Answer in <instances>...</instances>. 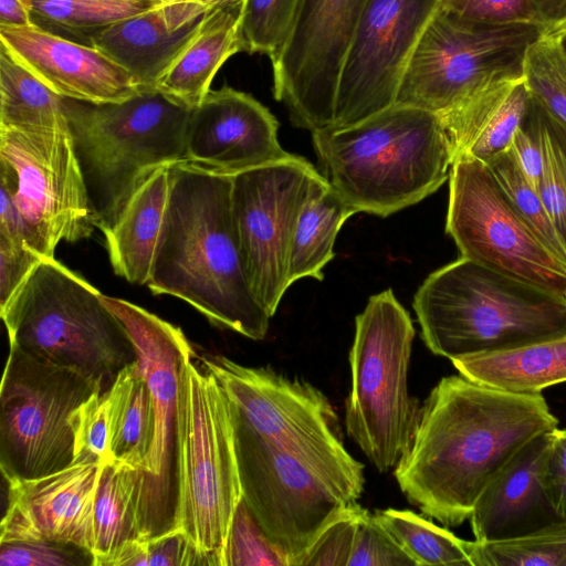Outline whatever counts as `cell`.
Returning a JSON list of instances; mask_svg holds the SVG:
<instances>
[{"instance_id":"obj_49","label":"cell","mask_w":566,"mask_h":566,"mask_svg":"<svg viewBox=\"0 0 566 566\" xmlns=\"http://www.w3.org/2000/svg\"><path fill=\"white\" fill-rule=\"evenodd\" d=\"M547 479L555 505L566 521V429L556 430Z\"/></svg>"},{"instance_id":"obj_35","label":"cell","mask_w":566,"mask_h":566,"mask_svg":"<svg viewBox=\"0 0 566 566\" xmlns=\"http://www.w3.org/2000/svg\"><path fill=\"white\" fill-rule=\"evenodd\" d=\"M544 151L538 188L551 221L566 250V126L531 97Z\"/></svg>"},{"instance_id":"obj_40","label":"cell","mask_w":566,"mask_h":566,"mask_svg":"<svg viewBox=\"0 0 566 566\" xmlns=\"http://www.w3.org/2000/svg\"><path fill=\"white\" fill-rule=\"evenodd\" d=\"M75 459L87 457L101 463L114 462L109 449L107 391H96L71 417Z\"/></svg>"},{"instance_id":"obj_3","label":"cell","mask_w":566,"mask_h":566,"mask_svg":"<svg viewBox=\"0 0 566 566\" xmlns=\"http://www.w3.org/2000/svg\"><path fill=\"white\" fill-rule=\"evenodd\" d=\"M312 142L329 187L356 212L381 218L436 192L454 160L439 115L399 104L315 130Z\"/></svg>"},{"instance_id":"obj_52","label":"cell","mask_w":566,"mask_h":566,"mask_svg":"<svg viewBox=\"0 0 566 566\" xmlns=\"http://www.w3.org/2000/svg\"><path fill=\"white\" fill-rule=\"evenodd\" d=\"M548 36L554 41L560 54L566 59V28Z\"/></svg>"},{"instance_id":"obj_20","label":"cell","mask_w":566,"mask_h":566,"mask_svg":"<svg viewBox=\"0 0 566 566\" xmlns=\"http://www.w3.org/2000/svg\"><path fill=\"white\" fill-rule=\"evenodd\" d=\"M103 464L82 457L42 478L8 481L0 542L45 539L93 552L94 502Z\"/></svg>"},{"instance_id":"obj_45","label":"cell","mask_w":566,"mask_h":566,"mask_svg":"<svg viewBox=\"0 0 566 566\" xmlns=\"http://www.w3.org/2000/svg\"><path fill=\"white\" fill-rule=\"evenodd\" d=\"M509 153L530 184L538 191L544 170V151L531 99L524 119L513 136Z\"/></svg>"},{"instance_id":"obj_31","label":"cell","mask_w":566,"mask_h":566,"mask_svg":"<svg viewBox=\"0 0 566 566\" xmlns=\"http://www.w3.org/2000/svg\"><path fill=\"white\" fill-rule=\"evenodd\" d=\"M0 127L70 128L65 98L55 94L0 43Z\"/></svg>"},{"instance_id":"obj_11","label":"cell","mask_w":566,"mask_h":566,"mask_svg":"<svg viewBox=\"0 0 566 566\" xmlns=\"http://www.w3.org/2000/svg\"><path fill=\"white\" fill-rule=\"evenodd\" d=\"M96 391H102L96 382L72 369L10 348L0 387V469L6 482L42 478L71 465V417Z\"/></svg>"},{"instance_id":"obj_37","label":"cell","mask_w":566,"mask_h":566,"mask_svg":"<svg viewBox=\"0 0 566 566\" xmlns=\"http://www.w3.org/2000/svg\"><path fill=\"white\" fill-rule=\"evenodd\" d=\"M522 76L531 97L566 126V59L548 35L528 48Z\"/></svg>"},{"instance_id":"obj_25","label":"cell","mask_w":566,"mask_h":566,"mask_svg":"<svg viewBox=\"0 0 566 566\" xmlns=\"http://www.w3.org/2000/svg\"><path fill=\"white\" fill-rule=\"evenodd\" d=\"M244 0H221L203 15L195 36L159 80L156 90L187 108L197 107L233 54L242 51L240 25Z\"/></svg>"},{"instance_id":"obj_29","label":"cell","mask_w":566,"mask_h":566,"mask_svg":"<svg viewBox=\"0 0 566 566\" xmlns=\"http://www.w3.org/2000/svg\"><path fill=\"white\" fill-rule=\"evenodd\" d=\"M357 213L319 174L314 180L296 224L289 265V282L324 279L325 265L334 259V244L345 221Z\"/></svg>"},{"instance_id":"obj_51","label":"cell","mask_w":566,"mask_h":566,"mask_svg":"<svg viewBox=\"0 0 566 566\" xmlns=\"http://www.w3.org/2000/svg\"><path fill=\"white\" fill-rule=\"evenodd\" d=\"M34 25L23 0H0V27L24 28Z\"/></svg>"},{"instance_id":"obj_17","label":"cell","mask_w":566,"mask_h":566,"mask_svg":"<svg viewBox=\"0 0 566 566\" xmlns=\"http://www.w3.org/2000/svg\"><path fill=\"white\" fill-rule=\"evenodd\" d=\"M369 0H298L274 60L273 94L295 127L311 133L334 124L340 69Z\"/></svg>"},{"instance_id":"obj_38","label":"cell","mask_w":566,"mask_h":566,"mask_svg":"<svg viewBox=\"0 0 566 566\" xmlns=\"http://www.w3.org/2000/svg\"><path fill=\"white\" fill-rule=\"evenodd\" d=\"M297 3L298 0H244L240 25L242 51L274 60L286 40Z\"/></svg>"},{"instance_id":"obj_10","label":"cell","mask_w":566,"mask_h":566,"mask_svg":"<svg viewBox=\"0 0 566 566\" xmlns=\"http://www.w3.org/2000/svg\"><path fill=\"white\" fill-rule=\"evenodd\" d=\"M538 24L493 25L458 18L440 8L401 76L395 104L442 114L490 83L523 75Z\"/></svg>"},{"instance_id":"obj_53","label":"cell","mask_w":566,"mask_h":566,"mask_svg":"<svg viewBox=\"0 0 566 566\" xmlns=\"http://www.w3.org/2000/svg\"><path fill=\"white\" fill-rule=\"evenodd\" d=\"M177 1H184V0H161L163 3L177 2Z\"/></svg>"},{"instance_id":"obj_27","label":"cell","mask_w":566,"mask_h":566,"mask_svg":"<svg viewBox=\"0 0 566 566\" xmlns=\"http://www.w3.org/2000/svg\"><path fill=\"white\" fill-rule=\"evenodd\" d=\"M460 375L512 394H542L566 381V336L452 359Z\"/></svg>"},{"instance_id":"obj_46","label":"cell","mask_w":566,"mask_h":566,"mask_svg":"<svg viewBox=\"0 0 566 566\" xmlns=\"http://www.w3.org/2000/svg\"><path fill=\"white\" fill-rule=\"evenodd\" d=\"M44 256L36 250L0 237V307Z\"/></svg>"},{"instance_id":"obj_42","label":"cell","mask_w":566,"mask_h":566,"mask_svg":"<svg viewBox=\"0 0 566 566\" xmlns=\"http://www.w3.org/2000/svg\"><path fill=\"white\" fill-rule=\"evenodd\" d=\"M364 507L346 506L317 536L298 566H348Z\"/></svg>"},{"instance_id":"obj_36","label":"cell","mask_w":566,"mask_h":566,"mask_svg":"<svg viewBox=\"0 0 566 566\" xmlns=\"http://www.w3.org/2000/svg\"><path fill=\"white\" fill-rule=\"evenodd\" d=\"M514 208L543 244L566 264V250L551 221L539 192L530 184L509 150L485 163Z\"/></svg>"},{"instance_id":"obj_43","label":"cell","mask_w":566,"mask_h":566,"mask_svg":"<svg viewBox=\"0 0 566 566\" xmlns=\"http://www.w3.org/2000/svg\"><path fill=\"white\" fill-rule=\"evenodd\" d=\"M348 566H417L376 515L364 509Z\"/></svg>"},{"instance_id":"obj_24","label":"cell","mask_w":566,"mask_h":566,"mask_svg":"<svg viewBox=\"0 0 566 566\" xmlns=\"http://www.w3.org/2000/svg\"><path fill=\"white\" fill-rule=\"evenodd\" d=\"M202 18L178 27L161 3L94 33L88 45L126 69L143 91L156 90L159 80L195 36Z\"/></svg>"},{"instance_id":"obj_15","label":"cell","mask_w":566,"mask_h":566,"mask_svg":"<svg viewBox=\"0 0 566 566\" xmlns=\"http://www.w3.org/2000/svg\"><path fill=\"white\" fill-rule=\"evenodd\" d=\"M103 300L126 326L153 397L155 434L139 495L143 539H150L176 530L180 368L193 349L179 327L128 301Z\"/></svg>"},{"instance_id":"obj_44","label":"cell","mask_w":566,"mask_h":566,"mask_svg":"<svg viewBox=\"0 0 566 566\" xmlns=\"http://www.w3.org/2000/svg\"><path fill=\"white\" fill-rule=\"evenodd\" d=\"M441 9L476 23L541 25L532 0H442Z\"/></svg>"},{"instance_id":"obj_30","label":"cell","mask_w":566,"mask_h":566,"mask_svg":"<svg viewBox=\"0 0 566 566\" xmlns=\"http://www.w3.org/2000/svg\"><path fill=\"white\" fill-rule=\"evenodd\" d=\"M140 470L117 463L102 465L94 502V566L125 545L143 539L139 495Z\"/></svg>"},{"instance_id":"obj_12","label":"cell","mask_w":566,"mask_h":566,"mask_svg":"<svg viewBox=\"0 0 566 566\" xmlns=\"http://www.w3.org/2000/svg\"><path fill=\"white\" fill-rule=\"evenodd\" d=\"M230 403L242 497L290 566H298L325 526L358 499L263 440Z\"/></svg>"},{"instance_id":"obj_48","label":"cell","mask_w":566,"mask_h":566,"mask_svg":"<svg viewBox=\"0 0 566 566\" xmlns=\"http://www.w3.org/2000/svg\"><path fill=\"white\" fill-rule=\"evenodd\" d=\"M0 237L28 245L39 253L34 233L20 212L8 187L0 182Z\"/></svg>"},{"instance_id":"obj_32","label":"cell","mask_w":566,"mask_h":566,"mask_svg":"<svg viewBox=\"0 0 566 566\" xmlns=\"http://www.w3.org/2000/svg\"><path fill=\"white\" fill-rule=\"evenodd\" d=\"M34 25L73 41L88 44L90 38L133 15L146 12L161 0H23Z\"/></svg>"},{"instance_id":"obj_54","label":"cell","mask_w":566,"mask_h":566,"mask_svg":"<svg viewBox=\"0 0 566 566\" xmlns=\"http://www.w3.org/2000/svg\"><path fill=\"white\" fill-rule=\"evenodd\" d=\"M208 1L213 3V2H217V1H221V0H208Z\"/></svg>"},{"instance_id":"obj_5","label":"cell","mask_w":566,"mask_h":566,"mask_svg":"<svg viewBox=\"0 0 566 566\" xmlns=\"http://www.w3.org/2000/svg\"><path fill=\"white\" fill-rule=\"evenodd\" d=\"M10 348L72 369L103 392L137 360L132 337L103 294L55 258L44 256L0 307Z\"/></svg>"},{"instance_id":"obj_19","label":"cell","mask_w":566,"mask_h":566,"mask_svg":"<svg viewBox=\"0 0 566 566\" xmlns=\"http://www.w3.org/2000/svg\"><path fill=\"white\" fill-rule=\"evenodd\" d=\"M274 115L250 94L228 85L210 90L191 109L186 161L218 174L242 171L293 157L277 137Z\"/></svg>"},{"instance_id":"obj_14","label":"cell","mask_w":566,"mask_h":566,"mask_svg":"<svg viewBox=\"0 0 566 566\" xmlns=\"http://www.w3.org/2000/svg\"><path fill=\"white\" fill-rule=\"evenodd\" d=\"M0 174L43 256L91 237L94 213L70 128L0 127Z\"/></svg>"},{"instance_id":"obj_6","label":"cell","mask_w":566,"mask_h":566,"mask_svg":"<svg viewBox=\"0 0 566 566\" xmlns=\"http://www.w3.org/2000/svg\"><path fill=\"white\" fill-rule=\"evenodd\" d=\"M65 107L95 227L101 231L114 223L151 172L186 161L191 109L157 90L119 103L65 98Z\"/></svg>"},{"instance_id":"obj_39","label":"cell","mask_w":566,"mask_h":566,"mask_svg":"<svg viewBox=\"0 0 566 566\" xmlns=\"http://www.w3.org/2000/svg\"><path fill=\"white\" fill-rule=\"evenodd\" d=\"M224 566H290L241 497L230 525Z\"/></svg>"},{"instance_id":"obj_47","label":"cell","mask_w":566,"mask_h":566,"mask_svg":"<svg viewBox=\"0 0 566 566\" xmlns=\"http://www.w3.org/2000/svg\"><path fill=\"white\" fill-rule=\"evenodd\" d=\"M188 565H205V562L181 531L145 539V566Z\"/></svg>"},{"instance_id":"obj_41","label":"cell","mask_w":566,"mask_h":566,"mask_svg":"<svg viewBox=\"0 0 566 566\" xmlns=\"http://www.w3.org/2000/svg\"><path fill=\"white\" fill-rule=\"evenodd\" d=\"M92 551L45 539L0 542V566H94Z\"/></svg>"},{"instance_id":"obj_23","label":"cell","mask_w":566,"mask_h":566,"mask_svg":"<svg viewBox=\"0 0 566 566\" xmlns=\"http://www.w3.org/2000/svg\"><path fill=\"white\" fill-rule=\"evenodd\" d=\"M530 99L523 76L505 78L490 83L455 107L439 114L454 159L465 155L486 163L509 150Z\"/></svg>"},{"instance_id":"obj_33","label":"cell","mask_w":566,"mask_h":566,"mask_svg":"<svg viewBox=\"0 0 566 566\" xmlns=\"http://www.w3.org/2000/svg\"><path fill=\"white\" fill-rule=\"evenodd\" d=\"M417 566H473L472 543L455 536L410 510L387 509L375 513Z\"/></svg>"},{"instance_id":"obj_16","label":"cell","mask_w":566,"mask_h":566,"mask_svg":"<svg viewBox=\"0 0 566 566\" xmlns=\"http://www.w3.org/2000/svg\"><path fill=\"white\" fill-rule=\"evenodd\" d=\"M317 168L293 157L232 176L231 209L235 234L253 294L273 316L291 286L293 238Z\"/></svg>"},{"instance_id":"obj_18","label":"cell","mask_w":566,"mask_h":566,"mask_svg":"<svg viewBox=\"0 0 566 566\" xmlns=\"http://www.w3.org/2000/svg\"><path fill=\"white\" fill-rule=\"evenodd\" d=\"M442 0H369L349 42L332 126L356 124L395 104L408 60Z\"/></svg>"},{"instance_id":"obj_50","label":"cell","mask_w":566,"mask_h":566,"mask_svg":"<svg viewBox=\"0 0 566 566\" xmlns=\"http://www.w3.org/2000/svg\"><path fill=\"white\" fill-rule=\"evenodd\" d=\"M545 35L566 28V0H532Z\"/></svg>"},{"instance_id":"obj_8","label":"cell","mask_w":566,"mask_h":566,"mask_svg":"<svg viewBox=\"0 0 566 566\" xmlns=\"http://www.w3.org/2000/svg\"><path fill=\"white\" fill-rule=\"evenodd\" d=\"M413 337L410 315L391 289L371 295L355 318L345 424L381 473L409 451L421 418L422 406L407 381Z\"/></svg>"},{"instance_id":"obj_28","label":"cell","mask_w":566,"mask_h":566,"mask_svg":"<svg viewBox=\"0 0 566 566\" xmlns=\"http://www.w3.org/2000/svg\"><path fill=\"white\" fill-rule=\"evenodd\" d=\"M114 462L142 470L155 434L153 397L138 361L125 366L107 390Z\"/></svg>"},{"instance_id":"obj_21","label":"cell","mask_w":566,"mask_h":566,"mask_svg":"<svg viewBox=\"0 0 566 566\" xmlns=\"http://www.w3.org/2000/svg\"><path fill=\"white\" fill-rule=\"evenodd\" d=\"M0 42L55 94L92 104L119 103L143 88L98 49L36 25L0 27Z\"/></svg>"},{"instance_id":"obj_2","label":"cell","mask_w":566,"mask_h":566,"mask_svg":"<svg viewBox=\"0 0 566 566\" xmlns=\"http://www.w3.org/2000/svg\"><path fill=\"white\" fill-rule=\"evenodd\" d=\"M232 176L188 161L170 167V193L147 286L187 302L212 324L253 340L271 315L253 294L231 209Z\"/></svg>"},{"instance_id":"obj_9","label":"cell","mask_w":566,"mask_h":566,"mask_svg":"<svg viewBox=\"0 0 566 566\" xmlns=\"http://www.w3.org/2000/svg\"><path fill=\"white\" fill-rule=\"evenodd\" d=\"M199 360L259 437L360 497L364 464L345 449L336 411L321 390L270 367H249L221 355Z\"/></svg>"},{"instance_id":"obj_22","label":"cell","mask_w":566,"mask_h":566,"mask_svg":"<svg viewBox=\"0 0 566 566\" xmlns=\"http://www.w3.org/2000/svg\"><path fill=\"white\" fill-rule=\"evenodd\" d=\"M557 429L526 443L481 493L469 518L474 541L513 539L566 522L547 479Z\"/></svg>"},{"instance_id":"obj_13","label":"cell","mask_w":566,"mask_h":566,"mask_svg":"<svg viewBox=\"0 0 566 566\" xmlns=\"http://www.w3.org/2000/svg\"><path fill=\"white\" fill-rule=\"evenodd\" d=\"M446 231L461 256L566 297V264L538 239L485 163L454 159Z\"/></svg>"},{"instance_id":"obj_1","label":"cell","mask_w":566,"mask_h":566,"mask_svg":"<svg viewBox=\"0 0 566 566\" xmlns=\"http://www.w3.org/2000/svg\"><path fill=\"white\" fill-rule=\"evenodd\" d=\"M542 394H512L462 375L441 378L422 405L411 448L395 468L407 500L447 527L532 439L557 429Z\"/></svg>"},{"instance_id":"obj_26","label":"cell","mask_w":566,"mask_h":566,"mask_svg":"<svg viewBox=\"0 0 566 566\" xmlns=\"http://www.w3.org/2000/svg\"><path fill=\"white\" fill-rule=\"evenodd\" d=\"M170 167L151 172L102 231L115 274L129 283L146 285L149 280L168 207Z\"/></svg>"},{"instance_id":"obj_34","label":"cell","mask_w":566,"mask_h":566,"mask_svg":"<svg viewBox=\"0 0 566 566\" xmlns=\"http://www.w3.org/2000/svg\"><path fill=\"white\" fill-rule=\"evenodd\" d=\"M473 566H566V522L526 536L472 543Z\"/></svg>"},{"instance_id":"obj_4","label":"cell","mask_w":566,"mask_h":566,"mask_svg":"<svg viewBox=\"0 0 566 566\" xmlns=\"http://www.w3.org/2000/svg\"><path fill=\"white\" fill-rule=\"evenodd\" d=\"M412 306L426 346L450 360L566 336V297L463 256L429 274Z\"/></svg>"},{"instance_id":"obj_7","label":"cell","mask_w":566,"mask_h":566,"mask_svg":"<svg viewBox=\"0 0 566 566\" xmlns=\"http://www.w3.org/2000/svg\"><path fill=\"white\" fill-rule=\"evenodd\" d=\"M185 357L178 400L176 530L205 565L224 566L230 525L242 497L230 400L208 370Z\"/></svg>"}]
</instances>
